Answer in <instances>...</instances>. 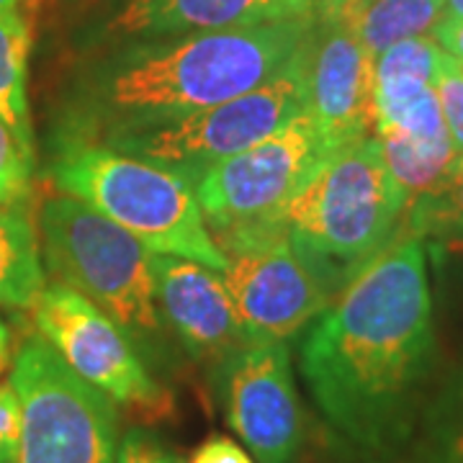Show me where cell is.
Wrapping results in <instances>:
<instances>
[{"label":"cell","mask_w":463,"mask_h":463,"mask_svg":"<svg viewBox=\"0 0 463 463\" xmlns=\"http://www.w3.org/2000/svg\"><path fill=\"white\" fill-rule=\"evenodd\" d=\"M435 355L425 248L404 234L307 327L298 365L332 430L365 453H392L420 425Z\"/></svg>","instance_id":"6da1fadb"},{"label":"cell","mask_w":463,"mask_h":463,"mask_svg":"<svg viewBox=\"0 0 463 463\" xmlns=\"http://www.w3.org/2000/svg\"><path fill=\"white\" fill-rule=\"evenodd\" d=\"M312 18L106 47L67 93L57 147L109 145L248 93L297 54Z\"/></svg>","instance_id":"7a4b0ae2"},{"label":"cell","mask_w":463,"mask_h":463,"mask_svg":"<svg viewBox=\"0 0 463 463\" xmlns=\"http://www.w3.org/2000/svg\"><path fill=\"white\" fill-rule=\"evenodd\" d=\"M410 203L368 134L322 160L288 203L283 224L298 258L335 301L407 234Z\"/></svg>","instance_id":"3957f363"},{"label":"cell","mask_w":463,"mask_h":463,"mask_svg":"<svg viewBox=\"0 0 463 463\" xmlns=\"http://www.w3.org/2000/svg\"><path fill=\"white\" fill-rule=\"evenodd\" d=\"M60 194L75 196L134 234L149 252L227 270L196 191L173 170L103 145H62L52 163Z\"/></svg>","instance_id":"277c9868"},{"label":"cell","mask_w":463,"mask_h":463,"mask_svg":"<svg viewBox=\"0 0 463 463\" xmlns=\"http://www.w3.org/2000/svg\"><path fill=\"white\" fill-rule=\"evenodd\" d=\"M42 258L65 283L114 319L132 343L163 345L167 322L149 252L134 234L85 201L57 194L39 212Z\"/></svg>","instance_id":"5b68a950"},{"label":"cell","mask_w":463,"mask_h":463,"mask_svg":"<svg viewBox=\"0 0 463 463\" xmlns=\"http://www.w3.org/2000/svg\"><path fill=\"white\" fill-rule=\"evenodd\" d=\"M304 109L307 72L301 42L297 54L263 85L163 127L116 137L103 147L157 163L196 185L209 167L276 134Z\"/></svg>","instance_id":"8992f818"},{"label":"cell","mask_w":463,"mask_h":463,"mask_svg":"<svg viewBox=\"0 0 463 463\" xmlns=\"http://www.w3.org/2000/svg\"><path fill=\"white\" fill-rule=\"evenodd\" d=\"M11 383L21 399L16 463H116V402L80 379L44 337L18 350Z\"/></svg>","instance_id":"52a82bcc"},{"label":"cell","mask_w":463,"mask_h":463,"mask_svg":"<svg viewBox=\"0 0 463 463\" xmlns=\"http://www.w3.org/2000/svg\"><path fill=\"white\" fill-rule=\"evenodd\" d=\"M330 152L304 109L276 134L209 167L194 191L212 237L283 224L288 203Z\"/></svg>","instance_id":"ba28073f"},{"label":"cell","mask_w":463,"mask_h":463,"mask_svg":"<svg viewBox=\"0 0 463 463\" xmlns=\"http://www.w3.org/2000/svg\"><path fill=\"white\" fill-rule=\"evenodd\" d=\"M222 273L250 343H288L332 304L291 245L286 224L214 237Z\"/></svg>","instance_id":"9c48e42d"},{"label":"cell","mask_w":463,"mask_h":463,"mask_svg":"<svg viewBox=\"0 0 463 463\" xmlns=\"http://www.w3.org/2000/svg\"><path fill=\"white\" fill-rule=\"evenodd\" d=\"M33 322L57 355L116 407L152 417L170 407L167 392L152 379L132 337L70 286H47L33 304Z\"/></svg>","instance_id":"30bf717a"},{"label":"cell","mask_w":463,"mask_h":463,"mask_svg":"<svg viewBox=\"0 0 463 463\" xmlns=\"http://www.w3.org/2000/svg\"><path fill=\"white\" fill-rule=\"evenodd\" d=\"M227 422L258 463H297L301 410L288 343H250L216 365Z\"/></svg>","instance_id":"8fae6325"},{"label":"cell","mask_w":463,"mask_h":463,"mask_svg":"<svg viewBox=\"0 0 463 463\" xmlns=\"http://www.w3.org/2000/svg\"><path fill=\"white\" fill-rule=\"evenodd\" d=\"M307 114L327 147H345L373 129V57L337 16H317L304 39Z\"/></svg>","instance_id":"7c38bea8"},{"label":"cell","mask_w":463,"mask_h":463,"mask_svg":"<svg viewBox=\"0 0 463 463\" xmlns=\"http://www.w3.org/2000/svg\"><path fill=\"white\" fill-rule=\"evenodd\" d=\"M152 270L167 327L194 361L216 368L232 353L250 345L230 288L219 270L155 252Z\"/></svg>","instance_id":"4fadbf2b"},{"label":"cell","mask_w":463,"mask_h":463,"mask_svg":"<svg viewBox=\"0 0 463 463\" xmlns=\"http://www.w3.org/2000/svg\"><path fill=\"white\" fill-rule=\"evenodd\" d=\"M286 0H114L96 39L106 47L294 18Z\"/></svg>","instance_id":"5bb4252c"},{"label":"cell","mask_w":463,"mask_h":463,"mask_svg":"<svg viewBox=\"0 0 463 463\" xmlns=\"http://www.w3.org/2000/svg\"><path fill=\"white\" fill-rule=\"evenodd\" d=\"M335 16L376 60L404 39L435 32L446 18V0H350Z\"/></svg>","instance_id":"9a60e30c"},{"label":"cell","mask_w":463,"mask_h":463,"mask_svg":"<svg viewBox=\"0 0 463 463\" xmlns=\"http://www.w3.org/2000/svg\"><path fill=\"white\" fill-rule=\"evenodd\" d=\"M44 279L32 216L18 203H0V307L32 309L47 288Z\"/></svg>","instance_id":"2e32d148"},{"label":"cell","mask_w":463,"mask_h":463,"mask_svg":"<svg viewBox=\"0 0 463 463\" xmlns=\"http://www.w3.org/2000/svg\"><path fill=\"white\" fill-rule=\"evenodd\" d=\"M29 26L21 14L0 16V121L14 134L24 155L33 160V132L26 99Z\"/></svg>","instance_id":"e0dca14e"},{"label":"cell","mask_w":463,"mask_h":463,"mask_svg":"<svg viewBox=\"0 0 463 463\" xmlns=\"http://www.w3.org/2000/svg\"><path fill=\"white\" fill-rule=\"evenodd\" d=\"M414 463H463V368L422 410Z\"/></svg>","instance_id":"ac0fdd59"},{"label":"cell","mask_w":463,"mask_h":463,"mask_svg":"<svg viewBox=\"0 0 463 463\" xmlns=\"http://www.w3.org/2000/svg\"><path fill=\"white\" fill-rule=\"evenodd\" d=\"M407 234L440 245H463V157L446 181L410 203Z\"/></svg>","instance_id":"d6986e66"},{"label":"cell","mask_w":463,"mask_h":463,"mask_svg":"<svg viewBox=\"0 0 463 463\" xmlns=\"http://www.w3.org/2000/svg\"><path fill=\"white\" fill-rule=\"evenodd\" d=\"M446 50L435 42V36H414L404 39L386 52H381L373 60V80H389V78H417L435 85L440 72Z\"/></svg>","instance_id":"ffe728a7"},{"label":"cell","mask_w":463,"mask_h":463,"mask_svg":"<svg viewBox=\"0 0 463 463\" xmlns=\"http://www.w3.org/2000/svg\"><path fill=\"white\" fill-rule=\"evenodd\" d=\"M32 163L0 121V203H18L29 194Z\"/></svg>","instance_id":"44dd1931"},{"label":"cell","mask_w":463,"mask_h":463,"mask_svg":"<svg viewBox=\"0 0 463 463\" xmlns=\"http://www.w3.org/2000/svg\"><path fill=\"white\" fill-rule=\"evenodd\" d=\"M435 93L440 100V111L446 118L448 134L453 139V147L463 155V72L458 60L446 52L440 72L435 78Z\"/></svg>","instance_id":"7402d4cb"},{"label":"cell","mask_w":463,"mask_h":463,"mask_svg":"<svg viewBox=\"0 0 463 463\" xmlns=\"http://www.w3.org/2000/svg\"><path fill=\"white\" fill-rule=\"evenodd\" d=\"M116 463H183V458L155 432L132 428L118 440Z\"/></svg>","instance_id":"603a6c76"},{"label":"cell","mask_w":463,"mask_h":463,"mask_svg":"<svg viewBox=\"0 0 463 463\" xmlns=\"http://www.w3.org/2000/svg\"><path fill=\"white\" fill-rule=\"evenodd\" d=\"M21 446V399L14 383H0V463H16Z\"/></svg>","instance_id":"cb8c5ba5"},{"label":"cell","mask_w":463,"mask_h":463,"mask_svg":"<svg viewBox=\"0 0 463 463\" xmlns=\"http://www.w3.org/2000/svg\"><path fill=\"white\" fill-rule=\"evenodd\" d=\"M191 463H255L248 456V450L237 446L234 440L224 435H212L203 446L194 453Z\"/></svg>","instance_id":"d4e9b609"},{"label":"cell","mask_w":463,"mask_h":463,"mask_svg":"<svg viewBox=\"0 0 463 463\" xmlns=\"http://www.w3.org/2000/svg\"><path fill=\"white\" fill-rule=\"evenodd\" d=\"M432 36H435V42H438L450 57H456V60H461L463 62V18H443V21L435 26Z\"/></svg>","instance_id":"484cf974"},{"label":"cell","mask_w":463,"mask_h":463,"mask_svg":"<svg viewBox=\"0 0 463 463\" xmlns=\"http://www.w3.org/2000/svg\"><path fill=\"white\" fill-rule=\"evenodd\" d=\"M345 3H350V0H317L315 14L317 16H335Z\"/></svg>","instance_id":"4316f807"},{"label":"cell","mask_w":463,"mask_h":463,"mask_svg":"<svg viewBox=\"0 0 463 463\" xmlns=\"http://www.w3.org/2000/svg\"><path fill=\"white\" fill-rule=\"evenodd\" d=\"M8 353H11V332L5 327V322L0 319V371L8 364Z\"/></svg>","instance_id":"83f0119b"},{"label":"cell","mask_w":463,"mask_h":463,"mask_svg":"<svg viewBox=\"0 0 463 463\" xmlns=\"http://www.w3.org/2000/svg\"><path fill=\"white\" fill-rule=\"evenodd\" d=\"M286 3H288V8H291L297 16H309V14H315L317 0H286Z\"/></svg>","instance_id":"f1b7e54d"},{"label":"cell","mask_w":463,"mask_h":463,"mask_svg":"<svg viewBox=\"0 0 463 463\" xmlns=\"http://www.w3.org/2000/svg\"><path fill=\"white\" fill-rule=\"evenodd\" d=\"M446 18H463V0H446Z\"/></svg>","instance_id":"f546056e"},{"label":"cell","mask_w":463,"mask_h":463,"mask_svg":"<svg viewBox=\"0 0 463 463\" xmlns=\"http://www.w3.org/2000/svg\"><path fill=\"white\" fill-rule=\"evenodd\" d=\"M18 8H21V0H0V16L18 14Z\"/></svg>","instance_id":"4dcf8cb0"}]
</instances>
